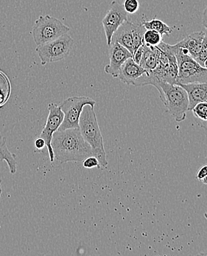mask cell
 Segmentation results:
<instances>
[{
    "instance_id": "6da1fadb",
    "label": "cell",
    "mask_w": 207,
    "mask_h": 256,
    "mask_svg": "<svg viewBox=\"0 0 207 256\" xmlns=\"http://www.w3.org/2000/svg\"><path fill=\"white\" fill-rule=\"evenodd\" d=\"M51 146L55 159L61 164L83 162L93 155L90 146L83 139L79 128L55 132Z\"/></svg>"
},
{
    "instance_id": "7a4b0ae2",
    "label": "cell",
    "mask_w": 207,
    "mask_h": 256,
    "mask_svg": "<svg viewBox=\"0 0 207 256\" xmlns=\"http://www.w3.org/2000/svg\"><path fill=\"white\" fill-rule=\"evenodd\" d=\"M79 130L83 139L90 146L93 156L98 160L100 166L107 167L103 136L92 106L86 105L83 107L80 117Z\"/></svg>"
},
{
    "instance_id": "3957f363",
    "label": "cell",
    "mask_w": 207,
    "mask_h": 256,
    "mask_svg": "<svg viewBox=\"0 0 207 256\" xmlns=\"http://www.w3.org/2000/svg\"><path fill=\"white\" fill-rule=\"evenodd\" d=\"M157 90L167 112L177 122H182L187 118L189 106L188 93L179 84L160 82Z\"/></svg>"
},
{
    "instance_id": "277c9868",
    "label": "cell",
    "mask_w": 207,
    "mask_h": 256,
    "mask_svg": "<svg viewBox=\"0 0 207 256\" xmlns=\"http://www.w3.org/2000/svg\"><path fill=\"white\" fill-rule=\"evenodd\" d=\"M178 64L177 84L207 82V69L199 64L186 49L173 46Z\"/></svg>"
},
{
    "instance_id": "5b68a950",
    "label": "cell",
    "mask_w": 207,
    "mask_h": 256,
    "mask_svg": "<svg viewBox=\"0 0 207 256\" xmlns=\"http://www.w3.org/2000/svg\"><path fill=\"white\" fill-rule=\"evenodd\" d=\"M70 29L59 20L49 15L41 16L32 28V36L37 46L45 44L68 34Z\"/></svg>"
},
{
    "instance_id": "8992f818",
    "label": "cell",
    "mask_w": 207,
    "mask_h": 256,
    "mask_svg": "<svg viewBox=\"0 0 207 256\" xmlns=\"http://www.w3.org/2000/svg\"><path fill=\"white\" fill-rule=\"evenodd\" d=\"M74 46V40L66 34L45 44L37 46L36 50L41 65L59 62L69 55Z\"/></svg>"
},
{
    "instance_id": "52a82bcc",
    "label": "cell",
    "mask_w": 207,
    "mask_h": 256,
    "mask_svg": "<svg viewBox=\"0 0 207 256\" xmlns=\"http://www.w3.org/2000/svg\"><path fill=\"white\" fill-rule=\"evenodd\" d=\"M86 105L95 106V102L86 96H75L65 99L60 105L61 111L64 113V120L58 131L79 128L80 114L83 107Z\"/></svg>"
},
{
    "instance_id": "ba28073f",
    "label": "cell",
    "mask_w": 207,
    "mask_h": 256,
    "mask_svg": "<svg viewBox=\"0 0 207 256\" xmlns=\"http://www.w3.org/2000/svg\"><path fill=\"white\" fill-rule=\"evenodd\" d=\"M48 110H49V114H48L47 121L39 136L45 141L49 160L50 162H52L55 160V156L51 146V141L54 133L58 131L60 126L62 124L64 120V113L61 111L60 106L54 103H51L48 105Z\"/></svg>"
},
{
    "instance_id": "9c48e42d",
    "label": "cell",
    "mask_w": 207,
    "mask_h": 256,
    "mask_svg": "<svg viewBox=\"0 0 207 256\" xmlns=\"http://www.w3.org/2000/svg\"><path fill=\"white\" fill-rule=\"evenodd\" d=\"M128 20L127 12L124 10L123 6L117 1H112L109 12L102 21L108 46H110L115 31Z\"/></svg>"
},
{
    "instance_id": "30bf717a",
    "label": "cell",
    "mask_w": 207,
    "mask_h": 256,
    "mask_svg": "<svg viewBox=\"0 0 207 256\" xmlns=\"http://www.w3.org/2000/svg\"><path fill=\"white\" fill-rule=\"evenodd\" d=\"M109 56L110 62L105 66L104 70L114 78L118 77L122 64L133 56L130 51L117 42H112L109 46Z\"/></svg>"
},
{
    "instance_id": "8fae6325",
    "label": "cell",
    "mask_w": 207,
    "mask_h": 256,
    "mask_svg": "<svg viewBox=\"0 0 207 256\" xmlns=\"http://www.w3.org/2000/svg\"><path fill=\"white\" fill-rule=\"evenodd\" d=\"M176 84L180 85L188 93L189 100L188 111H192L193 107L201 102H207V82Z\"/></svg>"
},
{
    "instance_id": "7c38bea8",
    "label": "cell",
    "mask_w": 207,
    "mask_h": 256,
    "mask_svg": "<svg viewBox=\"0 0 207 256\" xmlns=\"http://www.w3.org/2000/svg\"><path fill=\"white\" fill-rule=\"evenodd\" d=\"M145 72V70L140 64L136 63L133 58H129L122 64L117 78L123 83L132 85Z\"/></svg>"
},
{
    "instance_id": "4fadbf2b",
    "label": "cell",
    "mask_w": 207,
    "mask_h": 256,
    "mask_svg": "<svg viewBox=\"0 0 207 256\" xmlns=\"http://www.w3.org/2000/svg\"><path fill=\"white\" fill-rule=\"evenodd\" d=\"M133 22L128 20L119 27L113 35L112 42H117L126 48L133 56Z\"/></svg>"
},
{
    "instance_id": "5bb4252c",
    "label": "cell",
    "mask_w": 207,
    "mask_h": 256,
    "mask_svg": "<svg viewBox=\"0 0 207 256\" xmlns=\"http://www.w3.org/2000/svg\"><path fill=\"white\" fill-rule=\"evenodd\" d=\"M205 32H193L176 44L179 48L186 49L193 58H196L203 46Z\"/></svg>"
},
{
    "instance_id": "9a60e30c",
    "label": "cell",
    "mask_w": 207,
    "mask_h": 256,
    "mask_svg": "<svg viewBox=\"0 0 207 256\" xmlns=\"http://www.w3.org/2000/svg\"><path fill=\"white\" fill-rule=\"evenodd\" d=\"M4 161L8 166L12 174L16 172V160L14 154L10 152L7 148L5 138L0 136V162Z\"/></svg>"
},
{
    "instance_id": "2e32d148",
    "label": "cell",
    "mask_w": 207,
    "mask_h": 256,
    "mask_svg": "<svg viewBox=\"0 0 207 256\" xmlns=\"http://www.w3.org/2000/svg\"><path fill=\"white\" fill-rule=\"evenodd\" d=\"M141 20L146 30L157 31V32H160L162 36H163L164 35L169 36L170 34L174 31V28L170 27L168 24L163 22L162 20H157V18H153V20H148L145 18V15L144 14L142 16Z\"/></svg>"
},
{
    "instance_id": "e0dca14e",
    "label": "cell",
    "mask_w": 207,
    "mask_h": 256,
    "mask_svg": "<svg viewBox=\"0 0 207 256\" xmlns=\"http://www.w3.org/2000/svg\"><path fill=\"white\" fill-rule=\"evenodd\" d=\"M158 60L151 46L144 44V52L140 65L147 72L154 70L158 65Z\"/></svg>"
},
{
    "instance_id": "ac0fdd59",
    "label": "cell",
    "mask_w": 207,
    "mask_h": 256,
    "mask_svg": "<svg viewBox=\"0 0 207 256\" xmlns=\"http://www.w3.org/2000/svg\"><path fill=\"white\" fill-rule=\"evenodd\" d=\"M146 28L143 26L142 20L133 22V54L144 44V34H145Z\"/></svg>"
},
{
    "instance_id": "d6986e66",
    "label": "cell",
    "mask_w": 207,
    "mask_h": 256,
    "mask_svg": "<svg viewBox=\"0 0 207 256\" xmlns=\"http://www.w3.org/2000/svg\"><path fill=\"white\" fill-rule=\"evenodd\" d=\"M10 83L7 76L0 71V108L5 104L10 98Z\"/></svg>"
},
{
    "instance_id": "ffe728a7",
    "label": "cell",
    "mask_w": 207,
    "mask_h": 256,
    "mask_svg": "<svg viewBox=\"0 0 207 256\" xmlns=\"http://www.w3.org/2000/svg\"><path fill=\"white\" fill-rule=\"evenodd\" d=\"M162 36L160 32L153 30H146L144 34V44L148 46H158L162 42Z\"/></svg>"
},
{
    "instance_id": "44dd1931",
    "label": "cell",
    "mask_w": 207,
    "mask_h": 256,
    "mask_svg": "<svg viewBox=\"0 0 207 256\" xmlns=\"http://www.w3.org/2000/svg\"><path fill=\"white\" fill-rule=\"evenodd\" d=\"M193 114L196 118L206 121L207 119V102H201L193 107Z\"/></svg>"
},
{
    "instance_id": "7402d4cb",
    "label": "cell",
    "mask_w": 207,
    "mask_h": 256,
    "mask_svg": "<svg viewBox=\"0 0 207 256\" xmlns=\"http://www.w3.org/2000/svg\"><path fill=\"white\" fill-rule=\"evenodd\" d=\"M123 6L128 14H134L138 12L140 3L138 0H125Z\"/></svg>"
},
{
    "instance_id": "603a6c76",
    "label": "cell",
    "mask_w": 207,
    "mask_h": 256,
    "mask_svg": "<svg viewBox=\"0 0 207 256\" xmlns=\"http://www.w3.org/2000/svg\"><path fill=\"white\" fill-rule=\"evenodd\" d=\"M194 60L202 66H205V62L207 60V42L205 38L204 40L203 46H202V49L199 51V54Z\"/></svg>"
},
{
    "instance_id": "cb8c5ba5",
    "label": "cell",
    "mask_w": 207,
    "mask_h": 256,
    "mask_svg": "<svg viewBox=\"0 0 207 256\" xmlns=\"http://www.w3.org/2000/svg\"><path fill=\"white\" fill-rule=\"evenodd\" d=\"M83 166L86 168H99L100 167L98 160L93 155L86 158L83 161Z\"/></svg>"
},
{
    "instance_id": "d4e9b609",
    "label": "cell",
    "mask_w": 207,
    "mask_h": 256,
    "mask_svg": "<svg viewBox=\"0 0 207 256\" xmlns=\"http://www.w3.org/2000/svg\"><path fill=\"white\" fill-rule=\"evenodd\" d=\"M144 52V44L143 46H140L135 52L133 54V60H134V62L136 63L140 64V60H142V57H143Z\"/></svg>"
},
{
    "instance_id": "484cf974",
    "label": "cell",
    "mask_w": 207,
    "mask_h": 256,
    "mask_svg": "<svg viewBox=\"0 0 207 256\" xmlns=\"http://www.w3.org/2000/svg\"><path fill=\"white\" fill-rule=\"evenodd\" d=\"M207 175V165L202 166L198 170L196 178L198 180L202 181Z\"/></svg>"
},
{
    "instance_id": "4316f807",
    "label": "cell",
    "mask_w": 207,
    "mask_h": 256,
    "mask_svg": "<svg viewBox=\"0 0 207 256\" xmlns=\"http://www.w3.org/2000/svg\"><path fill=\"white\" fill-rule=\"evenodd\" d=\"M34 145H35V147L37 148V150H42V148H44V146H46L45 141L44 140L43 138L38 136V138L35 140V142H34Z\"/></svg>"
},
{
    "instance_id": "83f0119b",
    "label": "cell",
    "mask_w": 207,
    "mask_h": 256,
    "mask_svg": "<svg viewBox=\"0 0 207 256\" xmlns=\"http://www.w3.org/2000/svg\"><path fill=\"white\" fill-rule=\"evenodd\" d=\"M202 24L207 28V6L205 8V12L203 14V18H202Z\"/></svg>"
},
{
    "instance_id": "f1b7e54d",
    "label": "cell",
    "mask_w": 207,
    "mask_h": 256,
    "mask_svg": "<svg viewBox=\"0 0 207 256\" xmlns=\"http://www.w3.org/2000/svg\"><path fill=\"white\" fill-rule=\"evenodd\" d=\"M202 182L204 184H207V175L203 180H202Z\"/></svg>"
},
{
    "instance_id": "f546056e",
    "label": "cell",
    "mask_w": 207,
    "mask_h": 256,
    "mask_svg": "<svg viewBox=\"0 0 207 256\" xmlns=\"http://www.w3.org/2000/svg\"><path fill=\"white\" fill-rule=\"evenodd\" d=\"M1 192H2V189H1V180H0V198H1Z\"/></svg>"
},
{
    "instance_id": "4dcf8cb0",
    "label": "cell",
    "mask_w": 207,
    "mask_h": 256,
    "mask_svg": "<svg viewBox=\"0 0 207 256\" xmlns=\"http://www.w3.org/2000/svg\"><path fill=\"white\" fill-rule=\"evenodd\" d=\"M205 68L207 69V60H206V62H205Z\"/></svg>"
},
{
    "instance_id": "1f68e13d",
    "label": "cell",
    "mask_w": 207,
    "mask_h": 256,
    "mask_svg": "<svg viewBox=\"0 0 207 256\" xmlns=\"http://www.w3.org/2000/svg\"><path fill=\"white\" fill-rule=\"evenodd\" d=\"M205 218H206V220H207V212H205Z\"/></svg>"
},
{
    "instance_id": "d6a6232c",
    "label": "cell",
    "mask_w": 207,
    "mask_h": 256,
    "mask_svg": "<svg viewBox=\"0 0 207 256\" xmlns=\"http://www.w3.org/2000/svg\"><path fill=\"white\" fill-rule=\"evenodd\" d=\"M206 122H207V119Z\"/></svg>"
}]
</instances>
